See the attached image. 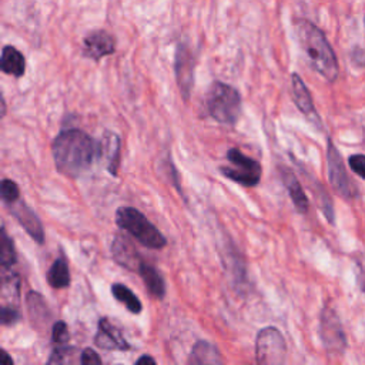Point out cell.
Returning <instances> with one entry per match:
<instances>
[{
  "mask_svg": "<svg viewBox=\"0 0 365 365\" xmlns=\"http://www.w3.org/2000/svg\"><path fill=\"white\" fill-rule=\"evenodd\" d=\"M209 115L221 124H236L241 112V96L230 84L214 81L206 98Z\"/></svg>",
  "mask_w": 365,
  "mask_h": 365,
  "instance_id": "obj_3",
  "label": "cell"
},
{
  "mask_svg": "<svg viewBox=\"0 0 365 365\" xmlns=\"http://www.w3.org/2000/svg\"><path fill=\"white\" fill-rule=\"evenodd\" d=\"M26 306H28V313H29L32 325L36 327L37 330L45 328L49 324L52 314L49 311V307H47L45 299L42 297V294L29 291L26 296Z\"/></svg>",
  "mask_w": 365,
  "mask_h": 365,
  "instance_id": "obj_17",
  "label": "cell"
},
{
  "mask_svg": "<svg viewBox=\"0 0 365 365\" xmlns=\"http://www.w3.org/2000/svg\"><path fill=\"white\" fill-rule=\"evenodd\" d=\"M21 301V279L16 272L4 267L2 274V306L0 308H18Z\"/></svg>",
  "mask_w": 365,
  "mask_h": 365,
  "instance_id": "obj_15",
  "label": "cell"
},
{
  "mask_svg": "<svg viewBox=\"0 0 365 365\" xmlns=\"http://www.w3.org/2000/svg\"><path fill=\"white\" fill-rule=\"evenodd\" d=\"M136 364H137V365H143V364H156V359H154V358H151V357H149V355H143V357H140V358L136 361Z\"/></svg>",
  "mask_w": 365,
  "mask_h": 365,
  "instance_id": "obj_33",
  "label": "cell"
},
{
  "mask_svg": "<svg viewBox=\"0 0 365 365\" xmlns=\"http://www.w3.org/2000/svg\"><path fill=\"white\" fill-rule=\"evenodd\" d=\"M116 50V42L112 35L105 30H98L90 33L83 43V54L93 60H100L102 57L113 54Z\"/></svg>",
  "mask_w": 365,
  "mask_h": 365,
  "instance_id": "obj_12",
  "label": "cell"
},
{
  "mask_svg": "<svg viewBox=\"0 0 365 365\" xmlns=\"http://www.w3.org/2000/svg\"><path fill=\"white\" fill-rule=\"evenodd\" d=\"M0 364H5V365H13V359L9 357V354L5 351V349H2V352H0Z\"/></svg>",
  "mask_w": 365,
  "mask_h": 365,
  "instance_id": "obj_32",
  "label": "cell"
},
{
  "mask_svg": "<svg viewBox=\"0 0 365 365\" xmlns=\"http://www.w3.org/2000/svg\"><path fill=\"white\" fill-rule=\"evenodd\" d=\"M52 153L56 168L67 175L77 177L93 163L96 144L88 134L79 129L62 132L53 141Z\"/></svg>",
  "mask_w": 365,
  "mask_h": 365,
  "instance_id": "obj_1",
  "label": "cell"
},
{
  "mask_svg": "<svg viewBox=\"0 0 365 365\" xmlns=\"http://www.w3.org/2000/svg\"><path fill=\"white\" fill-rule=\"evenodd\" d=\"M112 294L113 297L122 303L123 306H126V308L132 313V314H140L143 310L141 301L137 299V296L126 286L123 284H113L112 286Z\"/></svg>",
  "mask_w": 365,
  "mask_h": 365,
  "instance_id": "obj_23",
  "label": "cell"
},
{
  "mask_svg": "<svg viewBox=\"0 0 365 365\" xmlns=\"http://www.w3.org/2000/svg\"><path fill=\"white\" fill-rule=\"evenodd\" d=\"M11 213L13 217L21 223V226L26 230V233L39 244H43L45 240V231L40 220L37 219L36 213L26 206L25 202L21 199L8 204Z\"/></svg>",
  "mask_w": 365,
  "mask_h": 365,
  "instance_id": "obj_10",
  "label": "cell"
},
{
  "mask_svg": "<svg viewBox=\"0 0 365 365\" xmlns=\"http://www.w3.org/2000/svg\"><path fill=\"white\" fill-rule=\"evenodd\" d=\"M69 330L66 323L63 321H57L53 325V331H52V340L56 345H63L69 341Z\"/></svg>",
  "mask_w": 365,
  "mask_h": 365,
  "instance_id": "obj_28",
  "label": "cell"
},
{
  "mask_svg": "<svg viewBox=\"0 0 365 365\" xmlns=\"http://www.w3.org/2000/svg\"><path fill=\"white\" fill-rule=\"evenodd\" d=\"M286 340L277 328L267 327L258 332L255 341V359L258 364H283L286 361Z\"/></svg>",
  "mask_w": 365,
  "mask_h": 365,
  "instance_id": "obj_6",
  "label": "cell"
},
{
  "mask_svg": "<svg viewBox=\"0 0 365 365\" xmlns=\"http://www.w3.org/2000/svg\"><path fill=\"white\" fill-rule=\"evenodd\" d=\"M223 359L217 347L207 341H199L189 357V364H221Z\"/></svg>",
  "mask_w": 365,
  "mask_h": 365,
  "instance_id": "obj_21",
  "label": "cell"
},
{
  "mask_svg": "<svg viewBox=\"0 0 365 365\" xmlns=\"http://www.w3.org/2000/svg\"><path fill=\"white\" fill-rule=\"evenodd\" d=\"M291 83H293V95H294V102L297 105V108L300 109V112L317 127V129H323V122L315 110L313 98L310 90L307 88L306 83L303 81V79L294 73L291 76Z\"/></svg>",
  "mask_w": 365,
  "mask_h": 365,
  "instance_id": "obj_11",
  "label": "cell"
},
{
  "mask_svg": "<svg viewBox=\"0 0 365 365\" xmlns=\"http://www.w3.org/2000/svg\"><path fill=\"white\" fill-rule=\"evenodd\" d=\"M315 193H317L315 197H317V202H318V206H320L321 212L324 213L328 223L334 224V207H332V202H331L328 193L321 186L318 187V190Z\"/></svg>",
  "mask_w": 365,
  "mask_h": 365,
  "instance_id": "obj_26",
  "label": "cell"
},
{
  "mask_svg": "<svg viewBox=\"0 0 365 365\" xmlns=\"http://www.w3.org/2000/svg\"><path fill=\"white\" fill-rule=\"evenodd\" d=\"M139 274L141 280L144 282L146 284V289L147 291L154 296L156 299H163L166 296V284H164V280L161 277V274L158 272V270L150 264H146L143 262L140 265V270H139Z\"/></svg>",
  "mask_w": 365,
  "mask_h": 365,
  "instance_id": "obj_20",
  "label": "cell"
},
{
  "mask_svg": "<svg viewBox=\"0 0 365 365\" xmlns=\"http://www.w3.org/2000/svg\"><path fill=\"white\" fill-rule=\"evenodd\" d=\"M327 166H328V178L332 189L345 200H352L357 197V187L352 185L351 178L347 174L342 157L334 143L328 140L327 149Z\"/></svg>",
  "mask_w": 365,
  "mask_h": 365,
  "instance_id": "obj_7",
  "label": "cell"
},
{
  "mask_svg": "<svg viewBox=\"0 0 365 365\" xmlns=\"http://www.w3.org/2000/svg\"><path fill=\"white\" fill-rule=\"evenodd\" d=\"M348 164L355 174H358L361 178L365 180V156L364 154L351 156L348 158Z\"/></svg>",
  "mask_w": 365,
  "mask_h": 365,
  "instance_id": "obj_29",
  "label": "cell"
},
{
  "mask_svg": "<svg viewBox=\"0 0 365 365\" xmlns=\"http://www.w3.org/2000/svg\"><path fill=\"white\" fill-rule=\"evenodd\" d=\"M0 320L4 325H13L19 323L21 313L18 308H2L0 310Z\"/></svg>",
  "mask_w": 365,
  "mask_h": 365,
  "instance_id": "obj_30",
  "label": "cell"
},
{
  "mask_svg": "<svg viewBox=\"0 0 365 365\" xmlns=\"http://www.w3.org/2000/svg\"><path fill=\"white\" fill-rule=\"evenodd\" d=\"M2 199L6 204L13 203L16 200L21 199V192H19V186L16 185L15 181L5 178L2 181Z\"/></svg>",
  "mask_w": 365,
  "mask_h": 365,
  "instance_id": "obj_27",
  "label": "cell"
},
{
  "mask_svg": "<svg viewBox=\"0 0 365 365\" xmlns=\"http://www.w3.org/2000/svg\"><path fill=\"white\" fill-rule=\"evenodd\" d=\"M80 364H83V365H100L102 358L99 357V354H96V351H93L91 348H86L81 352Z\"/></svg>",
  "mask_w": 365,
  "mask_h": 365,
  "instance_id": "obj_31",
  "label": "cell"
},
{
  "mask_svg": "<svg viewBox=\"0 0 365 365\" xmlns=\"http://www.w3.org/2000/svg\"><path fill=\"white\" fill-rule=\"evenodd\" d=\"M16 250H15V244L13 240L8 236L6 228H2V238H0V262H2V267H12L13 264H16Z\"/></svg>",
  "mask_w": 365,
  "mask_h": 365,
  "instance_id": "obj_24",
  "label": "cell"
},
{
  "mask_svg": "<svg viewBox=\"0 0 365 365\" xmlns=\"http://www.w3.org/2000/svg\"><path fill=\"white\" fill-rule=\"evenodd\" d=\"M120 139L116 133L106 132L100 141V156L106 161V167L112 175H117L120 164Z\"/></svg>",
  "mask_w": 365,
  "mask_h": 365,
  "instance_id": "obj_16",
  "label": "cell"
},
{
  "mask_svg": "<svg viewBox=\"0 0 365 365\" xmlns=\"http://www.w3.org/2000/svg\"><path fill=\"white\" fill-rule=\"evenodd\" d=\"M282 178H283V182L284 186L290 195V199L291 202L294 203V207L297 209L299 213L301 214H306L310 209V203H308V199L300 185L299 178L296 177V174L289 170V168H283L282 170Z\"/></svg>",
  "mask_w": 365,
  "mask_h": 365,
  "instance_id": "obj_18",
  "label": "cell"
},
{
  "mask_svg": "<svg viewBox=\"0 0 365 365\" xmlns=\"http://www.w3.org/2000/svg\"><path fill=\"white\" fill-rule=\"evenodd\" d=\"M296 32L299 42L314 70L325 80L335 81L338 77V62L324 33L306 19H300L296 23Z\"/></svg>",
  "mask_w": 365,
  "mask_h": 365,
  "instance_id": "obj_2",
  "label": "cell"
},
{
  "mask_svg": "<svg viewBox=\"0 0 365 365\" xmlns=\"http://www.w3.org/2000/svg\"><path fill=\"white\" fill-rule=\"evenodd\" d=\"M112 253L115 260L124 268L130 271H139L140 265L143 264L140 254L134 248L133 243L123 236H116L113 244H112Z\"/></svg>",
  "mask_w": 365,
  "mask_h": 365,
  "instance_id": "obj_14",
  "label": "cell"
},
{
  "mask_svg": "<svg viewBox=\"0 0 365 365\" xmlns=\"http://www.w3.org/2000/svg\"><path fill=\"white\" fill-rule=\"evenodd\" d=\"M320 335L328 352H344L347 347V338L337 313L330 307H325L323 310L320 321Z\"/></svg>",
  "mask_w": 365,
  "mask_h": 365,
  "instance_id": "obj_8",
  "label": "cell"
},
{
  "mask_svg": "<svg viewBox=\"0 0 365 365\" xmlns=\"http://www.w3.org/2000/svg\"><path fill=\"white\" fill-rule=\"evenodd\" d=\"M0 67L6 74H12L15 77H22L26 71V60L25 56L13 46H5L2 50V60Z\"/></svg>",
  "mask_w": 365,
  "mask_h": 365,
  "instance_id": "obj_19",
  "label": "cell"
},
{
  "mask_svg": "<svg viewBox=\"0 0 365 365\" xmlns=\"http://www.w3.org/2000/svg\"><path fill=\"white\" fill-rule=\"evenodd\" d=\"M96 345L103 349H117V351H127L130 349V345L124 340L120 330L113 325L109 318H100L99 328L96 334Z\"/></svg>",
  "mask_w": 365,
  "mask_h": 365,
  "instance_id": "obj_13",
  "label": "cell"
},
{
  "mask_svg": "<svg viewBox=\"0 0 365 365\" xmlns=\"http://www.w3.org/2000/svg\"><path fill=\"white\" fill-rule=\"evenodd\" d=\"M227 160L230 161V166L220 168L223 175L244 187H254L258 185L262 168L257 160L245 156L238 149H230L227 151Z\"/></svg>",
  "mask_w": 365,
  "mask_h": 365,
  "instance_id": "obj_5",
  "label": "cell"
},
{
  "mask_svg": "<svg viewBox=\"0 0 365 365\" xmlns=\"http://www.w3.org/2000/svg\"><path fill=\"white\" fill-rule=\"evenodd\" d=\"M174 69L181 96L185 98V100H189L195 83V57L192 50L186 45H178L175 50Z\"/></svg>",
  "mask_w": 365,
  "mask_h": 365,
  "instance_id": "obj_9",
  "label": "cell"
},
{
  "mask_svg": "<svg viewBox=\"0 0 365 365\" xmlns=\"http://www.w3.org/2000/svg\"><path fill=\"white\" fill-rule=\"evenodd\" d=\"M70 271L64 258H57L47 272V283L53 289H66L70 286Z\"/></svg>",
  "mask_w": 365,
  "mask_h": 365,
  "instance_id": "obj_22",
  "label": "cell"
},
{
  "mask_svg": "<svg viewBox=\"0 0 365 365\" xmlns=\"http://www.w3.org/2000/svg\"><path fill=\"white\" fill-rule=\"evenodd\" d=\"M116 223L147 248L161 250L167 245L166 237L144 217V214L133 207H120L116 213Z\"/></svg>",
  "mask_w": 365,
  "mask_h": 365,
  "instance_id": "obj_4",
  "label": "cell"
},
{
  "mask_svg": "<svg viewBox=\"0 0 365 365\" xmlns=\"http://www.w3.org/2000/svg\"><path fill=\"white\" fill-rule=\"evenodd\" d=\"M80 359H81V354H79L76 348L60 347L52 352L47 362L49 364H76V362H80Z\"/></svg>",
  "mask_w": 365,
  "mask_h": 365,
  "instance_id": "obj_25",
  "label": "cell"
}]
</instances>
